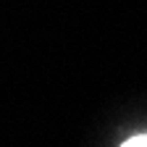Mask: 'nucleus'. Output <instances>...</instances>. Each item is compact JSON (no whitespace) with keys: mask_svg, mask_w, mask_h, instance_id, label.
<instances>
[{"mask_svg":"<svg viewBox=\"0 0 147 147\" xmlns=\"http://www.w3.org/2000/svg\"><path fill=\"white\" fill-rule=\"evenodd\" d=\"M121 147H147V134H139V137H131V139H126Z\"/></svg>","mask_w":147,"mask_h":147,"instance_id":"f257e3e1","label":"nucleus"}]
</instances>
